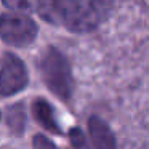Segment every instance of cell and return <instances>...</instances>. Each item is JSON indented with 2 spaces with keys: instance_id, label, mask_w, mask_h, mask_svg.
<instances>
[{
  "instance_id": "30bf717a",
  "label": "cell",
  "mask_w": 149,
  "mask_h": 149,
  "mask_svg": "<svg viewBox=\"0 0 149 149\" xmlns=\"http://www.w3.org/2000/svg\"><path fill=\"white\" fill-rule=\"evenodd\" d=\"M34 149H56L50 139H47L45 136L37 135L34 136Z\"/></svg>"
},
{
  "instance_id": "7a4b0ae2",
  "label": "cell",
  "mask_w": 149,
  "mask_h": 149,
  "mask_svg": "<svg viewBox=\"0 0 149 149\" xmlns=\"http://www.w3.org/2000/svg\"><path fill=\"white\" fill-rule=\"evenodd\" d=\"M39 69L43 82L56 96L68 100L72 93V74L69 63L56 48L45 50L39 61Z\"/></svg>"
},
{
  "instance_id": "ba28073f",
  "label": "cell",
  "mask_w": 149,
  "mask_h": 149,
  "mask_svg": "<svg viewBox=\"0 0 149 149\" xmlns=\"http://www.w3.org/2000/svg\"><path fill=\"white\" fill-rule=\"evenodd\" d=\"M7 123L13 133H21L26 125V112L23 104H15L7 111Z\"/></svg>"
},
{
  "instance_id": "9c48e42d",
  "label": "cell",
  "mask_w": 149,
  "mask_h": 149,
  "mask_svg": "<svg viewBox=\"0 0 149 149\" xmlns=\"http://www.w3.org/2000/svg\"><path fill=\"white\" fill-rule=\"evenodd\" d=\"M71 143H72V146H74V149H88L87 139H85L84 133L79 128H74L71 132Z\"/></svg>"
},
{
  "instance_id": "52a82bcc",
  "label": "cell",
  "mask_w": 149,
  "mask_h": 149,
  "mask_svg": "<svg viewBox=\"0 0 149 149\" xmlns=\"http://www.w3.org/2000/svg\"><path fill=\"white\" fill-rule=\"evenodd\" d=\"M2 3L5 8H10L16 13H40L45 0H2Z\"/></svg>"
},
{
  "instance_id": "3957f363",
  "label": "cell",
  "mask_w": 149,
  "mask_h": 149,
  "mask_svg": "<svg viewBox=\"0 0 149 149\" xmlns=\"http://www.w3.org/2000/svg\"><path fill=\"white\" fill-rule=\"evenodd\" d=\"M2 40L13 47H26L37 36V24L26 15L3 13L0 21Z\"/></svg>"
},
{
  "instance_id": "6da1fadb",
  "label": "cell",
  "mask_w": 149,
  "mask_h": 149,
  "mask_svg": "<svg viewBox=\"0 0 149 149\" xmlns=\"http://www.w3.org/2000/svg\"><path fill=\"white\" fill-rule=\"evenodd\" d=\"M112 0H45L40 16L72 32H90L109 15Z\"/></svg>"
},
{
  "instance_id": "277c9868",
  "label": "cell",
  "mask_w": 149,
  "mask_h": 149,
  "mask_svg": "<svg viewBox=\"0 0 149 149\" xmlns=\"http://www.w3.org/2000/svg\"><path fill=\"white\" fill-rule=\"evenodd\" d=\"M27 84V72L23 61L13 53H3L2 56V74H0V91L3 96L18 93Z\"/></svg>"
},
{
  "instance_id": "8992f818",
  "label": "cell",
  "mask_w": 149,
  "mask_h": 149,
  "mask_svg": "<svg viewBox=\"0 0 149 149\" xmlns=\"http://www.w3.org/2000/svg\"><path fill=\"white\" fill-rule=\"evenodd\" d=\"M32 112L36 116L37 122H40V125L43 128L50 130V132H59V127L56 123L55 119V114H53L50 104L47 103L45 100H36L34 101V106H32Z\"/></svg>"
},
{
  "instance_id": "5b68a950",
  "label": "cell",
  "mask_w": 149,
  "mask_h": 149,
  "mask_svg": "<svg viewBox=\"0 0 149 149\" xmlns=\"http://www.w3.org/2000/svg\"><path fill=\"white\" fill-rule=\"evenodd\" d=\"M88 132H90V139L95 149H117L112 130L103 119L96 116L91 117L88 120Z\"/></svg>"
}]
</instances>
